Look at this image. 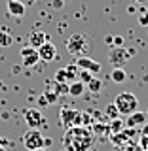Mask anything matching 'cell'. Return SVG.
Returning a JSON list of instances; mask_svg holds the SVG:
<instances>
[{
  "mask_svg": "<svg viewBox=\"0 0 148 151\" xmlns=\"http://www.w3.org/2000/svg\"><path fill=\"white\" fill-rule=\"evenodd\" d=\"M69 72H66V68H61V70H57L55 72V83H65V81H69Z\"/></svg>",
  "mask_w": 148,
  "mask_h": 151,
  "instance_id": "obj_18",
  "label": "cell"
},
{
  "mask_svg": "<svg viewBox=\"0 0 148 151\" xmlns=\"http://www.w3.org/2000/svg\"><path fill=\"white\" fill-rule=\"evenodd\" d=\"M122 45H123V38H122V36H114L112 47H122Z\"/></svg>",
  "mask_w": 148,
  "mask_h": 151,
  "instance_id": "obj_25",
  "label": "cell"
},
{
  "mask_svg": "<svg viewBox=\"0 0 148 151\" xmlns=\"http://www.w3.org/2000/svg\"><path fill=\"white\" fill-rule=\"evenodd\" d=\"M21 59H23V66H34L38 63V49H34V47H31V45H25L21 49Z\"/></svg>",
  "mask_w": 148,
  "mask_h": 151,
  "instance_id": "obj_9",
  "label": "cell"
},
{
  "mask_svg": "<svg viewBox=\"0 0 148 151\" xmlns=\"http://www.w3.org/2000/svg\"><path fill=\"white\" fill-rule=\"evenodd\" d=\"M78 76L82 78V83H85V85H87V83H89V81H91V79L95 78V76H93L91 72H87V70H80Z\"/></svg>",
  "mask_w": 148,
  "mask_h": 151,
  "instance_id": "obj_19",
  "label": "cell"
},
{
  "mask_svg": "<svg viewBox=\"0 0 148 151\" xmlns=\"http://www.w3.org/2000/svg\"><path fill=\"white\" fill-rule=\"evenodd\" d=\"M23 117H25L27 125L31 127V129H38V127L44 125V115H42V111L38 110V108H28V110H25Z\"/></svg>",
  "mask_w": 148,
  "mask_h": 151,
  "instance_id": "obj_7",
  "label": "cell"
},
{
  "mask_svg": "<svg viewBox=\"0 0 148 151\" xmlns=\"http://www.w3.org/2000/svg\"><path fill=\"white\" fill-rule=\"evenodd\" d=\"M6 8H8V13L12 17H23L25 15V4L19 2V0H8Z\"/></svg>",
  "mask_w": 148,
  "mask_h": 151,
  "instance_id": "obj_12",
  "label": "cell"
},
{
  "mask_svg": "<svg viewBox=\"0 0 148 151\" xmlns=\"http://www.w3.org/2000/svg\"><path fill=\"white\" fill-rule=\"evenodd\" d=\"M110 79L114 83H123L127 79V74L123 72V68H114L112 72H110Z\"/></svg>",
  "mask_w": 148,
  "mask_h": 151,
  "instance_id": "obj_15",
  "label": "cell"
},
{
  "mask_svg": "<svg viewBox=\"0 0 148 151\" xmlns=\"http://www.w3.org/2000/svg\"><path fill=\"white\" fill-rule=\"evenodd\" d=\"M59 119L66 129H70V127H80L84 123V111L72 110V108L65 106V108H61V111H59Z\"/></svg>",
  "mask_w": 148,
  "mask_h": 151,
  "instance_id": "obj_4",
  "label": "cell"
},
{
  "mask_svg": "<svg viewBox=\"0 0 148 151\" xmlns=\"http://www.w3.org/2000/svg\"><path fill=\"white\" fill-rule=\"evenodd\" d=\"M137 17H139V23H141L142 27H146V25H148V9H146V8H144V9H141Z\"/></svg>",
  "mask_w": 148,
  "mask_h": 151,
  "instance_id": "obj_20",
  "label": "cell"
},
{
  "mask_svg": "<svg viewBox=\"0 0 148 151\" xmlns=\"http://www.w3.org/2000/svg\"><path fill=\"white\" fill-rule=\"evenodd\" d=\"M85 91V83L82 81H74L69 85V94H72V96H80V94H84Z\"/></svg>",
  "mask_w": 148,
  "mask_h": 151,
  "instance_id": "obj_14",
  "label": "cell"
},
{
  "mask_svg": "<svg viewBox=\"0 0 148 151\" xmlns=\"http://www.w3.org/2000/svg\"><path fill=\"white\" fill-rule=\"evenodd\" d=\"M146 115H148V111H146Z\"/></svg>",
  "mask_w": 148,
  "mask_h": 151,
  "instance_id": "obj_33",
  "label": "cell"
},
{
  "mask_svg": "<svg viewBox=\"0 0 148 151\" xmlns=\"http://www.w3.org/2000/svg\"><path fill=\"white\" fill-rule=\"evenodd\" d=\"M74 64L78 66L80 70H87V72H91V74H99V72H101V64L95 63V60H91L89 57H78Z\"/></svg>",
  "mask_w": 148,
  "mask_h": 151,
  "instance_id": "obj_10",
  "label": "cell"
},
{
  "mask_svg": "<svg viewBox=\"0 0 148 151\" xmlns=\"http://www.w3.org/2000/svg\"><path fill=\"white\" fill-rule=\"evenodd\" d=\"M0 151H4V149H2V147H0Z\"/></svg>",
  "mask_w": 148,
  "mask_h": 151,
  "instance_id": "obj_31",
  "label": "cell"
},
{
  "mask_svg": "<svg viewBox=\"0 0 148 151\" xmlns=\"http://www.w3.org/2000/svg\"><path fill=\"white\" fill-rule=\"evenodd\" d=\"M122 121L120 119H110V130L114 132V134H116V132H120L122 130Z\"/></svg>",
  "mask_w": 148,
  "mask_h": 151,
  "instance_id": "obj_21",
  "label": "cell"
},
{
  "mask_svg": "<svg viewBox=\"0 0 148 151\" xmlns=\"http://www.w3.org/2000/svg\"><path fill=\"white\" fill-rule=\"evenodd\" d=\"M85 89H87V91H91V93H99V91L103 89V81H101L99 78H93L91 81L85 85Z\"/></svg>",
  "mask_w": 148,
  "mask_h": 151,
  "instance_id": "obj_17",
  "label": "cell"
},
{
  "mask_svg": "<svg viewBox=\"0 0 148 151\" xmlns=\"http://www.w3.org/2000/svg\"><path fill=\"white\" fill-rule=\"evenodd\" d=\"M53 6L55 8H61V6H63V2H61V0H57V2H53Z\"/></svg>",
  "mask_w": 148,
  "mask_h": 151,
  "instance_id": "obj_28",
  "label": "cell"
},
{
  "mask_svg": "<svg viewBox=\"0 0 148 151\" xmlns=\"http://www.w3.org/2000/svg\"><path fill=\"white\" fill-rule=\"evenodd\" d=\"M38 104H40V106H47L50 102H47V100H46V96L42 94V96H40V100H38Z\"/></svg>",
  "mask_w": 148,
  "mask_h": 151,
  "instance_id": "obj_27",
  "label": "cell"
},
{
  "mask_svg": "<svg viewBox=\"0 0 148 151\" xmlns=\"http://www.w3.org/2000/svg\"><path fill=\"white\" fill-rule=\"evenodd\" d=\"M142 134H146V136H148V123L144 125V129H142Z\"/></svg>",
  "mask_w": 148,
  "mask_h": 151,
  "instance_id": "obj_29",
  "label": "cell"
},
{
  "mask_svg": "<svg viewBox=\"0 0 148 151\" xmlns=\"http://www.w3.org/2000/svg\"><path fill=\"white\" fill-rule=\"evenodd\" d=\"M38 57H40V60H44V63H51V60H55V57H57V47L47 40L44 45L38 47Z\"/></svg>",
  "mask_w": 148,
  "mask_h": 151,
  "instance_id": "obj_8",
  "label": "cell"
},
{
  "mask_svg": "<svg viewBox=\"0 0 148 151\" xmlns=\"http://www.w3.org/2000/svg\"><path fill=\"white\" fill-rule=\"evenodd\" d=\"M23 145H25L28 151L44 149L46 140H44V136H42V132L38 129H31L28 132H25V136H23Z\"/></svg>",
  "mask_w": 148,
  "mask_h": 151,
  "instance_id": "obj_5",
  "label": "cell"
},
{
  "mask_svg": "<svg viewBox=\"0 0 148 151\" xmlns=\"http://www.w3.org/2000/svg\"><path fill=\"white\" fill-rule=\"evenodd\" d=\"M66 51L70 55H74L76 59L78 57H87V53L91 51V38L87 34H82V32H76L66 40Z\"/></svg>",
  "mask_w": 148,
  "mask_h": 151,
  "instance_id": "obj_2",
  "label": "cell"
},
{
  "mask_svg": "<svg viewBox=\"0 0 148 151\" xmlns=\"http://www.w3.org/2000/svg\"><path fill=\"white\" fill-rule=\"evenodd\" d=\"M114 106H116L118 113L122 115H131L133 111H137V106H139V100L133 93H120L114 100Z\"/></svg>",
  "mask_w": 148,
  "mask_h": 151,
  "instance_id": "obj_3",
  "label": "cell"
},
{
  "mask_svg": "<svg viewBox=\"0 0 148 151\" xmlns=\"http://www.w3.org/2000/svg\"><path fill=\"white\" fill-rule=\"evenodd\" d=\"M146 113L144 111H133L131 115H129V119L125 121V125L129 127V129H137V127H141V125H144V121H146Z\"/></svg>",
  "mask_w": 148,
  "mask_h": 151,
  "instance_id": "obj_13",
  "label": "cell"
},
{
  "mask_svg": "<svg viewBox=\"0 0 148 151\" xmlns=\"http://www.w3.org/2000/svg\"><path fill=\"white\" fill-rule=\"evenodd\" d=\"M106 115L110 117V119H116V115H118V110H116V106H114V104H110V106L106 108Z\"/></svg>",
  "mask_w": 148,
  "mask_h": 151,
  "instance_id": "obj_22",
  "label": "cell"
},
{
  "mask_svg": "<svg viewBox=\"0 0 148 151\" xmlns=\"http://www.w3.org/2000/svg\"><path fill=\"white\" fill-rule=\"evenodd\" d=\"M133 2H137V4H146V0H133Z\"/></svg>",
  "mask_w": 148,
  "mask_h": 151,
  "instance_id": "obj_30",
  "label": "cell"
},
{
  "mask_svg": "<svg viewBox=\"0 0 148 151\" xmlns=\"http://www.w3.org/2000/svg\"><path fill=\"white\" fill-rule=\"evenodd\" d=\"M95 134L93 130L85 127H70L65 130L63 136V147L65 151H93L95 149Z\"/></svg>",
  "mask_w": 148,
  "mask_h": 151,
  "instance_id": "obj_1",
  "label": "cell"
},
{
  "mask_svg": "<svg viewBox=\"0 0 148 151\" xmlns=\"http://www.w3.org/2000/svg\"><path fill=\"white\" fill-rule=\"evenodd\" d=\"M44 96H46V100H47V102H55L59 94H57V93H51V91H46V93H44Z\"/></svg>",
  "mask_w": 148,
  "mask_h": 151,
  "instance_id": "obj_23",
  "label": "cell"
},
{
  "mask_svg": "<svg viewBox=\"0 0 148 151\" xmlns=\"http://www.w3.org/2000/svg\"><path fill=\"white\" fill-rule=\"evenodd\" d=\"M36 151H42V149H36Z\"/></svg>",
  "mask_w": 148,
  "mask_h": 151,
  "instance_id": "obj_32",
  "label": "cell"
},
{
  "mask_svg": "<svg viewBox=\"0 0 148 151\" xmlns=\"http://www.w3.org/2000/svg\"><path fill=\"white\" fill-rule=\"evenodd\" d=\"M55 87L59 89V91H57L59 94H66V93H69V85H65V83H55Z\"/></svg>",
  "mask_w": 148,
  "mask_h": 151,
  "instance_id": "obj_24",
  "label": "cell"
},
{
  "mask_svg": "<svg viewBox=\"0 0 148 151\" xmlns=\"http://www.w3.org/2000/svg\"><path fill=\"white\" fill-rule=\"evenodd\" d=\"M104 42H106L108 45H112V42H114V36H112V34H106V36H104Z\"/></svg>",
  "mask_w": 148,
  "mask_h": 151,
  "instance_id": "obj_26",
  "label": "cell"
},
{
  "mask_svg": "<svg viewBox=\"0 0 148 151\" xmlns=\"http://www.w3.org/2000/svg\"><path fill=\"white\" fill-rule=\"evenodd\" d=\"M13 44V36L8 30H0V45L2 47H9Z\"/></svg>",
  "mask_w": 148,
  "mask_h": 151,
  "instance_id": "obj_16",
  "label": "cell"
},
{
  "mask_svg": "<svg viewBox=\"0 0 148 151\" xmlns=\"http://www.w3.org/2000/svg\"><path fill=\"white\" fill-rule=\"evenodd\" d=\"M127 60H129V51L123 45L122 47H110V51H108V63L114 68H122Z\"/></svg>",
  "mask_w": 148,
  "mask_h": 151,
  "instance_id": "obj_6",
  "label": "cell"
},
{
  "mask_svg": "<svg viewBox=\"0 0 148 151\" xmlns=\"http://www.w3.org/2000/svg\"><path fill=\"white\" fill-rule=\"evenodd\" d=\"M47 42V34L42 30H32L31 34H28V45L34 47V49H38L40 45H44Z\"/></svg>",
  "mask_w": 148,
  "mask_h": 151,
  "instance_id": "obj_11",
  "label": "cell"
}]
</instances>
